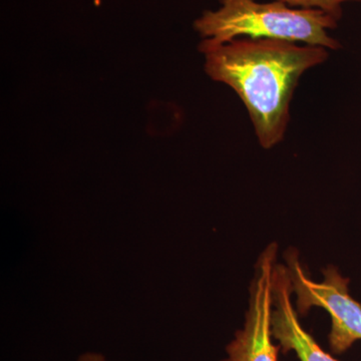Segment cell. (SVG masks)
<instances>
[{
    "label": "cell",
    "mask_w": 361,
    "mask_h": 361,
    "mask_svg": "<svg viewBox=\"0 0 361 361\" xmlns=\"http://www.w3.org/2000/svg\"><path fill=\"white\" fill-rule=\"evenodd\" d=\"M207 75L236 92L248 110L261 146L271 149L283 140L289 106L304 71L324 63L329 51L273 39H236L212 45L202 42Z\"/></svg>",
    "instance_id": "6da1fadb"
},
{
    "label": "cell",
    "mask_w": 361,
    "mask_h": 361,
    "mask_svg": "<svg viewBox=\"0 0 361 361\" xmlns=\"http://www.w3.org/2000/svg\"><path fill=\"white\" fill-rule=\"evenodd\" d=\"M219 1L218 11H205L195 21V28L207 44H224L246 35L249 39L302 42L330 49L341 47L327 33L336 27L339 18L320 9H294L278 0L271 4L255 0Z\"/></svg>",
    "instance_id": "7a4b0ae2"
},
{
    "label": "cell",
    "mask_w": 361,
    "mask_h": 361,
    "mask_svg": "<svg viewBox=\"0 0 361 361\" xmlns=\"http://www.w3.org/2000/svg\"><path fill=\"white\" fill-rule=\"evenodd\" d=\"M298 257L295 249L285 254L292 291L297 296V311L305 315L312 307L326 310L331 317L330 349L336 355L345 353L361 341V304L349 294V279L342 277L334 266H329L323 270L322 281L316 282L306 274Z\"/></svg>",
    "instance_id": "3957f363"
},
{
    "label": "cell",
    "mask_w": 361,
    "mask_h": 361,
    "mask_svg": "<svg viewBox=\"0 0 361 361\" xmlns=\"http://www.w3.org/2000/svg\"><path fill=\"white\" fill-rule=\"evenodd\" d=\"M276 244L259 257L250 287V300L243 329L235 334L222 361H278L280 346L272 342V313Z\"/></svg>",
    "instance_id": "277c9868"
},
{
    "label": "cell",
    "mask_w": 361,
    "mask_h": 361,
    "mask_svg": "<svg viewBox=\"0 0 361 361\" xmlns=\"http://www.w3.org/2000/svg\"><path fill=\"white\" fill-rule=\"evenodd\" d=\"M292 283L288 268L275 265L273 288L272 334L283 353L294 351L300 361H338L323 350L303 329L292 304Z\"/></svg>",
    "instance_id": "5b68a950"
},
{
    "label": "cell",
    "mask_w": 361,
    "mask_h": 361,
    "mask_svg": "<svg viewBox=\"0 0 361 361\" xmlns=\"http://www.w3.org/2000/svg\"><path fill=\"white\" fill-rule=\"evenodd\" d=\"M290 7H302L305 9H320L325 13L332 14L341 20L342 16V4L348 1H361V0H278Z\"/></svg>",
    "instance_id": "8992f818"
},
{
    "label": "cell",
    "mask_w": 361,
    "mask_h": 361,
    "mask_svg": "<svg viewBox=\"0 0 361 361\" xmlns=\"http://www.w3.org/2000/svg\"><path fill=\"white\" fill-rule=\"evenodd\" d=\"M78 361H108V360L101 353H85L80 355Z\"/></svg>",
    "instance_id": "52a82bcc"
},
{
    "label": "cell",
    "mask_w": 361,
    "mask_h": 361,
    "mask_svg": "<svg viewBox=\"0 0 361 361\" xmlns=\"http://www.w3.org/2000/svg\"><path fill=\"white\" fill-rule=\"evenodd\" d=\"M99 4H101V0H96L97 6H99Z\"/></svg>",
    "instance_id": "ba28073f"
}]
</instances>
